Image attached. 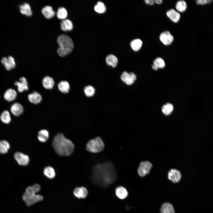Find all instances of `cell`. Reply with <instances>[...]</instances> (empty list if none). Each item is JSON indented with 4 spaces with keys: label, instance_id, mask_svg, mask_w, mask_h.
Listing matches in <instances>:
<instances>
[{
    "label": "cell",
    "instance_id": "obj_5",
    "mask_svg": "<svg viewBox=\"0 0 213 213\" xmlns=\"http://www.w3.org/2000/svg\"><path fill=\"white\" fill-rule=\"evenodd\" d=\"M104 147V144L102 139L97 137L89 140L87 143L86 149L88 151L95 153L102 151Z\"/></svg>",
    "mask_w": 213,
    "mask_h": 213
},
{
    "label": "cell",
    "instance_id": "obj_32",
    "mask_svg": "<svg viewBox=\"0 0 213 213\" xmlns=\"http://www.w3.org/2000/svg\"><path fill=\"white\" fill-rule=\"evenodd\" d=\"M176 8L177 10L180 12H183L185 11L187 8V4L183 0H180L176 3Z\"/></svg>",
    "mask_w": 213,
    "mask_h": 213
},
{
    "label": "cell",
    "instance_id": "obj_35",
    "mask_svg": "<svg viewBox=\"0 0 213 213\" xmlns=\"http://www.w3.org/2000/svg\"><path fill=\"white\" fill-rule=\"evenodd\" d=\"M84 93L88 97L93 96L95 92V88L91 85H88L85 86L84 89Z\"/></svg>",
    "mask_w": 213,
    "mask_h": 213
},
{
    "label": "cell",
    "instance_id": "obj_9",
    "mask_svg": "<svg viewBox=\"0 0 213 213\" xmlns=\"http://www.w3.org/2000/svg\"><path fill=\"white\" fill-rule=\"evenodd\" d=\"M14 157L18 163L20 165H26L28 164L29 161V156L21 152H17L15 153L14 154Z\"/></svg>",
    "mask_w": 213,
    "mask_h": 213
},
{
    "label": "cell",
    "instance_id": "obj_27",
    "mask_svg": "<svg viewBox=\"0 0 213 213\" xmlns=\"http://www.w3.org/2000/svg\"><path fill=\"white\" fill-rule=\"evenodd\" d=\"M49 137V133L47 130L43 129L39 131L38 138L40 141L45 142L47 141Z\"/></svg>",
    "mask_w": 213,
    "mask_h": 213
},
{
    "label": "cell",
    "instance_id": "obj_12",
    "mask_svg": "<svg viewBox=\"0 0 213 213\" xmlns=\"http://www.w3.org/2000/svg\"><path fill=\"white\" fill-rule=\"evenodd\" d=\"M1 62L6 69L8 70L14 68L15 66V63L14 58L9 56L8 58L4 57L1 59Z\"/></svg>",
    "mask_w": 213,
    "mask_h": 213
},
{
    "label": "cell",
    "instance_id": "obj_4",
    "mask_svg": "<svg viewBox=\"0 0 213 213\" xmlns=\"http://www.w3.org/2000/svg\"><path fill=\"white\" fill-rule=\"evenodd\" d=\"M57 42L59 45L57 52L61 57H64L70 53L72 51L74 44L71 38L65 35H62L58 36Z\"/></svg>",
    "mask_w": 213,
    "mask_h": 213
},
{
    "label": "cell",
    "instance_id": "obj_28",
    "mask_svg": "<svg viewBox=\"0 0 213 213\" xmlns=\"http://www.w3.org/2000/svg\"><path fill=\"white\" fill-rule=\"evenodd\" d=\"M44 175L48 178L52 179L55 175V172L54 169L51 167L48 166L45 167L43 170Z\"/></svg>",
    "mask_w": 213,
    "mask_h": 213
},
{
    "label": "cell",
    "instance_id": "obj_14",
    "mask_svg": "<svg viewBox=\"0 0 213 213\" xmlns=\"http://www.w3.org/2000/svg\"><path fill=\"white\" fill-rule=\"evenodd\" d=\"M115 193L119 199L122 200L125 199L128 195L127 189L122 186H119L116 188Z\"/></svg>",
    "mask_w": 213,
    "mask_h": 213
},
{
    "label": "cell",
    "instance_id": "obj_8",
    "mask_svg": "<svg viewBox=\"0 0 213 213\" xmlns=\"http://www.w3.org/2000/svg\"><path fill=\"white\" fill-rule=\"evenodd\" d=\"M160 41L164 45L171 44L174 40V37L168 31H165L162 33L159 36Z\"/></svg>",
    "mask_w": 213,
    "mask_h": 213
},
{
    "label": "cell",
    "instance_id": "obj_17",
    "mask_svg": "<svg viewBox=\"0 0 213 213\" xmlns=\"http://www.w3.org/2000/svg\"><path fill=\"white\" fill-rule=\"evenodd\" d=\"M28 99L31 103L35 104L40 103L42 99L41 95L36 91L29 94L28 96Z\"/></svg>",
    "mask_w": 213,
    "mask_h": 213
},
{
    "label": "cell",
    "instance_id": "obj_38",
    "mask_svg": "<svg viewBox=\"0 0 213 213\" xmlns=\"http://www.w3.org/2000/svg\"><path fill=\"white\" fill-rule=\"evenodd\" d=\"M144 1L146 4L149 5H153L155 2L154 0H146Z\"/></svg>",
    "mask_w": 213,
    "mask_h": 213
},
{
    "label": "cell",
    "instance_id": "obj_22",
    "mask_svg": "<svg viewBox=\"0 0 213 213\" xmlns=\"http://www.w3.org/2000/svg\"><path fill=\"white\" fill-rule=\"evenodd\" d=\"M107 64L113 67H115L118 63V60L117 57L114 55L110 54L107 55L106 58Z\"/></svg>",
    "mask_w": 213,
    "mask_h": 213
},
{
    "label": "cell",
    "instance_id": "obj_23",
    "mask_svg": "<svg viewBox=\"0 0 213 213\" xmlns=\"http://www.w3.org/2000/svg\"><path fill=\"white\" fill-rule=\"evenodd\" d=\"M20 11L22 14L28 16L32 15V12L30 5L27 3H25L20 6Z\"/></svg>",
    "mask_w": 213,
    "mask_h": 213
},
{
    "label": "cell",
    "instance_id": "obj_10",
    "mask_svg": "<svg viewBox=\"0 0 213 213\" xmlns=\"http://www.w3.org/2000/svg\"><path fill=\"white\" fill-rule=\"evenodd\" d=\"M168 178L172 182L176 183L178 182L181 178L180 172L175 169H172L168 173Z\"/></svg>",
    "mask_w": 213,
    "mask_h": 213
},
{
    "label": "cell",
    "instance_id": "obj_26",
    "mask_svg": "<svg viewBox=\"0 0 213 213\" xmlns=\"http://www.w3.org/2000/svg\"><path fill=\"white\" fill-rule=\"evenodd\" d=\"M142 42L139 39H136L132 40L130 42V46L134 51H137L139 50L142 45Z\"/></svg>",
    "mask_w": 213,
    "mask_h": 213
},
{
    "label": "cell",
    "instance_id": "obj_19",
    "mask_svg": "<svg viewBox=\"0 0 213 213\" xmlns=\"http://www.w3.org/2000/svg\"><path fill=\"white\" fill-rule=\"evenodd\" d=\"M41 12L44 17L48 19L52 18L55 14L52 7L49 6H46L43 7L42 9Z\"/></svg>",
    "mask_w": 213,
    "mask_h": 213
},
{
    "label": "cell",
    "instance_id": "obj_7",
    "mask_svg": "<svg viewBox=\"0 0 213 213\" xmlns=\"http://www.w3.org/2000/svg\"><path fill=\"white\" fill-rule=\"evenodd\" d=\"M121 79L126 85H130L135 82L136 79V77L133 72L124 71L121 75Z\"/></svg>",
    "mask_w": 213,
    "mask_h": 213
},
{
    "label": "cell",
    "instance_id": "obj_21",
    "mask_svg": "<svg viewBox=\"0 0 213 213\" xmlns=\"http://www.w3.org/2000/svg\"><path fill=\"white\" fill-rule=\"evenodd\" d=\"M61 29L64 31H70L73 28V25L72 21L68 19L63 20L61 23Z\"/></svg>",
    "mask_w": 213,
    "mask_h": 213
},
{
    "label": "cell",
    "instance_id": "obj_39",
    "mask_svg": "<svg viewBox=\"0 0 213 213\" xmlns=\"http://www.w3.org/2000/svg\"><path fill=\"white\" fill-rule=\"evenodd\" d=\"M155 2L158 4H160L162 3V0H156L155 1Z\"/></svg>",
    "mask_w": 213,
    "mask_h": 213
},
{
    "label": "cell",
    "instance_id": "obj_16",
    "mask_svg": "<svg viewBox=\"0 0 213 213\" xmlns=\"http://www.w3.org/2000/svg\"><path fill=\"white\" fill-rule=\"evenodd\" d=\"M10 110L14 115L18 116L23 112V108L21 104L18 103H15L11 106Z\"/></svg>",
    "mask_w": 213,
    "mask_h": 213
},
{
    "label": "cell",
    "instance_id": "obj_29",
    "mask_svg": "<svg viewBox=\"0 0 213 213\" xmlns=\"http://www.w3.org/2000/svg\"><path fill=\"white\" fill-rule=\"evenodd\" d=\"M10 145L7 141L4 140L0 141V153L2 154L6 153L10 148Z\"/></svg>",
    "mask_w": 213,
    "mask_h": 213
},
{
    "label": "cell",
    "instance_id": "obj_36",
    "mask_svg": "<svg viewBox=\"0 0 213 213\" xmlns=\"http://www.w3.org/2000/svg\"><path fill=\"white\" fill-rule=\"evenodd\" d=\"M153 64L157 67L158 68H163L165 66L164 60L161 57L156 58L154 61Z\"/></svg>",
    "mask_w": 213,
    "mask_h": 213
},
{
    "label": "cell",
    "instance_id": "obj_31",
    "mask_svg": "<svg viewBox=\"0 0 213 213\" xmlns=\"http://www.w3.org/2000/svg\"><path fill=\"white\" fill-rule=\"evenodd\" d=\"M1 121L5 124L9 123L11 120V118L9 112L7 110L4 111L0 116Z\"/></svg>",
    "mask_w": 213,
    "mask_h": 213
},
{
    "label": "cell",
    "instance_id": "obj_18",
    "mask_svg": "<svg viewBox=\"0 0 213 213\" xmlns=\"http://www.w3.org/2000/svg\"><path fill=\"white\" fill-rule=\"evenodd\" d=\"M17 96V93L14 89L9 88L7 90L4 94V99L8 101L14 100Z\"/></svg>",
    "mask_w": 213,
    "mask_h": 213
},
{
    "label": "cell",
    "instance_id": "obj_30",
    "mask_svg": "<svg viewBox=\"0 0 213 213\" xmlns=\"http://www.w3.org/2000/svg\"><path fill=\"white\" fill-rule=\"evenodd\" d=\"M57 18L60 20L66 19L67 15V11L64 7H60L57 11Z\"/></svg>",
    "mask_w": 213,
    "mask_h": 213
},
{
    "label": "cell",
    "instance_id": "obj_40",
    "mask_svg": "<svg viewBox=\"0 0 213 213\" xmlns=\"http://www.w3.org/2000/svg\"><path fill=\"white\" fill-rule=\"evenodd\" d=\"M152 68L153 69L155 70H157L159 69L157 67H156V65H155L154 64H153L152 65Z\"/></svg>",
    "mask_w": 213,
    "mask_h": 213
},
{
    "label": "cell",
    "instance_id": "obj_33",
    "mask_svg": "<svg viewBox=\"0 0 213 213\" xmlns=\"http://www.w3.org/2000/svg\"><path fill=\"white\" fill-rule=\"evenodd\" d=\"M94 10L97 12L101 14L105 12L106 10V7L102 2L99 1L95 6Z\"/></svg>",
    "mask_w": 213,
    "mask_h": 213
},
{
    "label": "cell",
    "instance_id": "obj_13",
    "mask_svg": "<svg viewBox=\"0 0 213 213\" xmlns=\"http://www.w3.org/2000/svg\"><path fill=\"white\" fill-rule=\"evenodd\" d=\"M20 81H16L14 83L15 85L17 86L18 91L22 92L28 90V83L27 80L24 77L20 78Z\"/></svg>",
    "mask_w": 213,
    "mask_h": 213
},
{
    "label": "cell",
    "instance_id": "obj_25",
    "mask_svg": "<svg viewBox=\"0 0 213 213\" xmlns=\"http://www.w3.org/2000/svg\"><path fill=\"white\" fill-rule=\"evenodd\" d=\"M161 213H175L172 205L166 202L162 204L161 208Z\"/></svg>",
    "mask_w": 213,
    "mask_h": 213
},
{
    "label": "cell",
    "instance_id": "obj_34",
    "mask_svg": "<svg viewBox=\"0 0 213 213\" xmlns=\"http://www.w3.org/2000/svg\"><path fill=\"white\" fill-rule=\"evenodd\" d=\"M173 109L172 105L170 103H167L164 105L162 108V111L165 115H168L170 114Z\"/></svg>",
    "mask_w": 213,
    "mask_h": 213
},
{
    "label": "cell",
    "instance_id": "obj_3",
    "mask_svg": "<svg viewBox=\"0 0 213 213\" xmlns=\"http://www.w3.org/2000/svg\"><path fill=\"white\" fill-rule=\"evenodd\" d=\"M40 189V187L38 184L29 186L26 188L22 199L28 206L32 205L43 199L42 196L36 194Z\"/></svg>",
    "mask_w": 213,
    "mask_h": 213
},
{
    "label": "cell",
    "instance_id": "obj_24",
    "mask_svg": "<svg viewBox=\"0 0 213 213\" xmlns=\"http://www.w3.org/2000/svg\"><path fill=\"white\" fill-rule=\"evenodd\" d=\"M59 90L64 93H66L69 92L70 86L69 83L66 81H60L58 85Z\"/></svg>",
    "mask_w": 213,
    "mask_h": 213
},
{
    "label": "cell",
    "instance_id": "obj_15",
    "mask_svg": "<svg viewBox=\"0 0 213 213\" xmlns=\"http://www.w3.org/2000/svg\"><path fill=\"white\" fill-rule=\"evenodd\" d=\"M166 15L174 23L178 22L180 17L179 13L173 9H171L167 11L166 12Z\"/></svg>",
    "mask_w": 213,
    "mask_h": 213
},
{
    "label": "cell",
    "instance_id": "obj_2",
    "mask_svg": "<svg viewBox=\"0 0 213 213\" xmlns=\"http://www.w3.org/2000/svg\"><path fill=\"white\" fill-rule=\"evenodd\" d=\"M52 146L57 154L66 156H70L72 153L75 147L71 141L66 138L61 133L57 134L54 136Z\"/></svg>",
    "mask_w": 213,
    "mask_h": 213
},
{
    "label": "cell",
    "instance_id": "obj_6",
    "mask_svg": "<svg viewBox=\"0 0 213 213\" xmlns=\"http://www.w3.org/2000/svg\"><path fill=\"white\" fill-rule=\"evenodd\" d=\"M152 167V164L147 161L141 162L138 170L139 175L141 177L145 176L149 173Z\"/></svg>",
    "mask_w": 213,
    "mask_h": 213
},
{
    "label": "cell",
    "instance_id": "obj_20",
    "mask_svg": "<svg viewBox=\"0 0 213 213\" xmlns=\"http://www.w3.org/2000/svg\"><path fill=\"white\" fill-rule=\"evenodd\" d=\"M42 84L44 87L47 89H52L54 85L53 79L51 77L46 76L42 80Z\"/></svg>",
    "mask_w": 213,
    "mask_h": 213
},
{
    "label": "cell",
    "instance_id": "obj_1",
    "mask_svg": "<svg viewBox=\"0 0 213 213\" xmlns=\"http://www.w3.org/2000/svg\"><path fill=\"white\" fill-rule=\"evenodd\" d=\"M92 179L96 183L107 185L116 179V174L113 164L105 162L96 165L93 169Z\"/></svg>",
    "mask_w": 213,
    "mask_h": 213
},
{
    "label": "cell",
    "instance_id": "obj_37",
    "mask_svg": "<svg viewBox=\"0 0 213 213\" xmlns=\"http://www.w3.org/2000/svg\"><path fill=\"white\" fill-rule=\"evenodd\" d=\"M212 1V0H198L196 3L198 5H204L210 3Z\"/></svg>",
    "mask_w": 213,
    "mask_h": 213
},
{
    "label": "cell",
    "instance_id": "obj_11",
    "mask_svg": "<svg viewBox=\"0 0 213 213\" xmlns=\"http://www.w3.org/2000/svg\"><path fill=\"white\" fill-rule=\"evenodd\" d=\"M73 193L77 198L83 199L87 196L88 191L87 188L84 186L77 187L74 190Z\"/></svg>",
    "mask_w": 213,
    "mask_h": 213
}]
</instances>
